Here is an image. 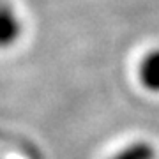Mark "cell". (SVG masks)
I'll use <instances>...</instances> for the list:
<instances>
[{
	"label": "cell",
	"mask_w": 159,
	"mask_h": 159,
	"mask_svg": "<svg viewBox=\"0 0 159 159\" xmlns=\"http://www.w3.org/2000/svg\"><path fill=\"white\" fill-rule=\"evenodd\" d=\"M140 81L150 92H159V50L143 57L140 64Z\"/></svg>",
	"instance_id": "cell-2"
},
{
	"label": "cell",
	"mask_w": 159,
	"mask_h": 159,
	"mask_svg": "<svg viewBox=\"0 0 159 159\" xmlns=\"http://www.w3.org/2000/svg\"><path fill=\"white\" fill-rule=\"evenodd\" d=\"M111 159H156V148L147 142H136L122 148Z\"/></svg>",
	"instance_id": "cell-3"
},
{
	"label": "cell",
	"mask_w": 159,
	"mask_h": 159,
	"mask_svg": "<svg viewBox=\"0 0 159 159\" xmlns=\"http://www.w3.org/2000/svg\"><path fill=\"white\" fill-rule=\"evenodd\" d=\"M21 32L20 20L6 0H0V48H9L18 41Z\"/></svg>",
	"instance_id": "cell-1"
}]
</instances>
